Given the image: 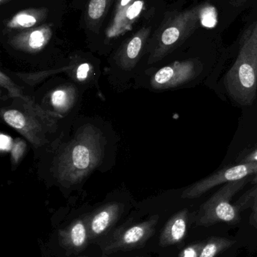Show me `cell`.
Returning <instances> with one entry per match:
<instances>
[{
    "label": "cell",
    "mask_w": 257,
    "mask_h": 257,
    "mask_svg": "<svg viewBox=\"0 0 257 257\" xmlns=\"http://www.w3.org/2000/svg\"><path fill=\"white\" fill-rule=\"evenodd\" d=\"M237 206L240 211L252 208V213L250 217V224L257 229V184L251 190L247 191L237 202Z\"/></svg>",
    "instance_id": "d6986e66"
},
{
    "label": "cell",
    "mask_w": 257,
    "mask_h": 257,
    "mask_svg": "<svg viewBox=\"0 0 257 257\" xmlns=\"http://www.w3.org/2000/svg\"><path fill=\"white\" fill-rule=\"evenodd\" d=\"M201 70L195 60L177 61L158 71L152 78V86L158 89H168L183 85L192 81Z\"/></svg>",
    "instance_id": "52a82bcc"
},
{
    "label": "cell",
    "mask_w": 257,
    "mask_h": 257,
    "mask_svg": "<svg viewBox=\"0 0 257 257\" xmlns=\"http://www.w3.org/2000/svg\"><path fill=\"white\" fill-rule=\"evenodd\" d=\"M12 145H13V144H12L10 138L4 136V135H2L1 149L3 150V151H8V150L12 148Z\"/></svg>",
    "instance_id": "484cf974"
},
{
    "label": "cell",
    "mask_w": 257,
    "mask_h": 257,
    "mask_svg": "<svg viewBox=\"0 0 257 257\" xmlns=\"http://www.w3.org/2000/svg\"><path fill=\"white\" fill-rule=\"evenodd\" d=\"M60 245L70 253H81L87 247L90 241L85 218L73 220L64 229L59 231Z\"/></svg>",
    "instance_id": "30bf717a"
},
{
    "label": "cell",
    "mask_w": 257,
    "mask_h": 257,
    "mask_svg": "<svg viewBox=\"0 0 257 257\" xmlns=\"http://www.w3.org/2000/svg\"><path fill=\"white\" fill-rule=\"evenodd\" d=\"M72 93L66 88L57 89L51 94V103L53 106L60 111H65L69 108L72 104Z\"/></svg>",
    "instance_id": "ffe728a7"
},
{
    "label": "cell",
    "mask_w": 257,
    "mask_h": 257,
    "mask_svg": "<svg viewBox=\"0 0 257 257\" xmlns=\"http://www.w3.org/2000/svg\"><path fill=\"white\" fill-rule=\"evenodd\" d=\"M256 173L257 162L241 163L226 167L186 188L181 197L187 199H196L217 186L238 181Z\"/></svg>",
    "instance_id": "8992f818"
},
{
    "label": "cell",
    "mask_w": 257,
    "mask_h": 257,
    "mask_svg": "<svg viewBox=\"0 0 257 257\" xmlns=\"http://www.w3.org/2000/svg\"><path fill=\"white\" fill-rule=\"evenodd\" d=\"M133 0H119L116 5V10H115V14L119 13L122 12L124 9L127 7Z\"/></svg>",
    "instance_id": "4316f807"
},
{
    "label": "cell",
    "mask_w": 257,
    "mask_h": 257,
    "mask_svg": "<svg viewBox=\"0 0 257 257\" xmlns=\"http://www.w3.org/2000/svg\"><path fill=\"white\" fill-rule=\"evenodd\" d=\"M90 65L89 63H82L78 66L77 69L76 76L77 78L80 81L86 79L89 75V71H90Z\"/></svg>",
    "instance_id": "cb8c5ba5"
},
{
    "label": "cell",
    "mask_w": 257,
    "mask_h": 257,
    "mask_svg": "<svg viewBox=\"0 0 257 257\" xmlns=\"http://www.w3.org/2000/svg\"><path fill=\"white\" fill-rule=\"evenodd\" d=\"M240 163H250V162H257V148L253 150L251 152L248 153L245 157L239 160Z\"/></svg>",
    "instance_id": "d4e9b609"
},
{
    "label": "cell",
    "mask_w": 257,
    "mask_h": 257,
    "mask_svg": "<svg viewBox=\"0 0 257 257\" xmlns=\"http://www.w3.org/2000/svg\"><path fill=\"white\" fill-rule=\"evenodd\" d=\"M202 7L184 11L170 18L162 26L155 39L150 61L161 60L181 46L201 23Z\"/></svg>",
    "instance_id": "277c9868"
},
{
    "label": "cell",
    "mask_w": 257,
    "mask_h": 257,
    "mask_svg": "<svg viewBox=\"0 0 257 257\" xmlns=\"http://www.w3.org/2000/svg\"><path fill=\"white\" fill-rule=\"evenodd\" d=\"M204 244H205V241H199L187 246L181 252L179 257H199Z\"/></svg>",
    "instance_id": "44dd1931"
},
{
    "label": "cell",
    "mask_w": 257,
    "mask_h": 257,
    "mask_svg": "<svg viewBox=\"0 0 257 257\" xmlns=\"http://www.w3.org/2000/svg\"><path fill=\"white\" fill-rule=\"evenodd\" d=\"M236 241L223 237H211L205 241L199 257H216L224 250L232 247Z\"/></svg>",
    "instance_id": "e0dca14e"
},
{
    "label": "cell",
    "mask_w": 257,
    "mask_h": 257,
    "mask_svg": "<svg viewBox=\"0 0 257 257\" xmlns=\"http://www.w3.org/2000/svg\"><path fill=\"white\" fill-rule=\"evenodd\" d=\"M144 8L143 0H133L122 12L115 14L111 25L106 31L107 37L110 39L119 37L130 31Z\"/></svg>",
    "instance_id": "8fae6325"
},
{
    "label": "cell",
    "mask_w": 257,
    "mask_h": 257,
    "mask_svg": "<svg viewBox=\"0 0 257 257\" xmlns=\"http://www.w3.org/2000/svg\"><path fill=\"white\" fill-rule=\"evenodd\" d=\"M52 28L49 24L29 29L15 35L9 39V44L16 49L28 53L42 51L51 40Z\"/></svg>",
    "instance_id": "ba28073f"
},
{
    "label": "cell",
    "mask_w": 257,
    "mask_h": 257,
    "mask_svg": "<svg viewBox=\"0 0 257 257\" xmlns=\"http://www.w3.org/2000/svg\"><path fill=\"white\" fill-rule=\"evenodd\" d=\"M10 1V0H0V3L2 5L5 4V3H8V2Z\"/></svg>",
    "instance_id": "83f0119b"
},
{
    "label": "cell",
    "mask_w": 257,
    "mask_h": 257,
    "mask_svg": "<svg viewBox=\"0 0 257 257\" xmlns=\"http://www.w3.org/2000/svg\"><path fill=\"white\" fill-rule=\"evenodd\" d=\"M112 0H90L88 6V22L91 27L97 28L101 24L109 10Z\"/></svg>",
    "instance_id": "ac0fdd59"
},
{
    "label": "cell",
    "mask_w": 257,
    "mask_h": 257,
    "mask_svg": "<svg viewBox=\"0 0 257 257\" xmlns=\"http://www.w3.org/2000/svg\"><path fill=\"white\" fill-rule=\"evenodd\" d=\"M223 84L237 104L253 105L257 91V19L246 35L236 60L225 75Z\"/></svg>",
    "instance_id": "6da1fadb"
},
{
    "label": "cell",
    "mask_w": 257,
    "mask_h": 257,
    "mask_svg": "<svg viewBox=\"0 0 257 257\" xmlns=\"http://www.w3.org/2000/svg\"><path fill=\"white\" fill-rule=\"evenodd\" d=\"M208 7H202V12H201V24H203L204 25L208 27H214L216 23V12L214 8L211 9L210 12L209 16H208Z\"/></svg>",
    "instance_id": "7402d4cb"
},
{
    "label": "cell",
    "mask_w": 257,
    "mask_h": 257,
    "mask_svg": "<svg viewBox=\"0 0 257 257\" xmlns=\"http://www.w3.org/2000/svg\"><path fill=\"white\" fill-rule=\"evenodd\" d=\"M48 10L45 8L28 9L18 12L6 22L8 30H27L33 28L46 19Z\"/></svg>",
    "instance_id": "4fadbf2b"
},
{
    "label": "cell",
    "mask_w": 257,
    "mask_h": 257,
    "mask_svg": "<svg viewBox=\"0 0 257 257\" xmlns=\"http://www.w3.org/2000/svg\"><path fill=\"white\" fill-rule=\"evenodd\" d=\"M97 135L92 131L84 132L63 154L59 171L62 178L75 182L96 166L102 151Z\"/></svg>",
    "instance_id": "3957f363"
},
{
    "label": "cell",
    "mask_w": 257,
    "mask_h": 257,
    "mask_svg": "<svg viewBox=\"0 0 257 257\" xmlns=\"http://www.w3.org/2000/svg\"><path fill=\"white\" fill-rule=\"evenodd\" d=\"M250 181L249 177L224 184L206 202H204L195 217L196 226H208L220 223L236 224L241 221V211L231 203L232 198Z\"/></svg>",
    "instance_id": "7a4b0ae2"
},
{
    "label": "cell",
    "mask_w": 257,
    "mask_h": 257,
    "mask_svg": "<svg viewBox=\"0 0 257 257\" xmlns=\"http://www.w3.org/2000/svg\"><path fill=\"white\" fill-rule=\"evenodd\" d=\"M158 219V215H154L141 223L118 230L102 245L103 253L110 255L141 248L155 234Z\"/></svg>",
    "instance_id": "5b68a950"
},
{
    "label": "cell",
    "mask_w": 257,
    "mask_h": 257,
    "mask_svg": "<svg viewBox=\"0 0 257 257\" xmlns=\"http://www.w3.org/2000/svg\"><path fill=\"white\" fill-rule=\"evenodd\" d=\"M150 33V28L143 27L125 42L122 51V60L125 63H132L137 60L144 48Z\"/></svg>",
    "instance_id": "9a60e30c"
},
{
    "label": "cell",
    "mask_w": 257,
    "mask_h": 257,
    "mask_svg": "<svg viewBox=\"0 0 257 257\" xmlns=\"http://www.w3.org/2000/svg\"><path fill=\"white\" fill-rule=\"evenodd\" d=\"M122 209L117 203H110L86 217L90 240H95L105 235L120 217Z\"/></svg>",
    "instance_id": "9c48e42d"
},
{
    "label": "cell",
    "mask_w": 257,
    "mask_h": 257,
    "mask_svg": "<svg viewBox=\"0 0 257 257\" xmlns=\"http://www.w3.org/2000/svg\"><path fill=\"white\" fill-rule=\"evenodd\" d=\"M190 213L183 209L172 216L161 231L159 237V245L169 247L179 244L185 238L188 228Z\"/></svg>",
    "instance_id": "7c38bea8"
},
{
    "label": "cell",
    "mask_w": 257,
    "mask_h": 257,
    "mask_svg": "<svg viewBox=\"0 0 257 257\" xmlns=\"http://www.w3.org/2000/svg\"><path fill=\"white\" fill-rule=\"evenodd\" d=\"M26 149V143L21 139L15 141L12 148V160L14 163H17L24 154Z\"/></svg>",
    "instance_id": "603a6c76"
},
{
    "label": "cell",
    "mask_w": 257,
    "mask_h": 257,
    "mask_svg": "<svg viewBox=\"0 0 257 257\" xmlns=\"http://www.w3.org/2000/svg\"><path fill=\"white\" fill-rule=\"evenodd\" d=\"M1 84L9 90L11 94L14 95V96H20L23 100H25L27 105L31 108L32 112L33 114H37L39 117L43 120V121L47 123V124L51 125V123H53L54 120H55L57 117H60L57 114H52L51 112L48 113L46 111H43L39 106L35 105L30 99H29L28 97L23 96L21 93V92L18 91L16 86L13 83L11 82L10 79L8 77L5 76L3 72L1 73Z\"/></svg>",
    "instance_id": "2e32d148"
},
{
    "label": "cell",
    "mask_w": 257,
    "mask_h": 257,
    "mask_svg": "<svg viewBox=\"0 0 257 257\" xmlns=\"http://www.w3.org/2000/svg\"><path fill=\"white\" fill-rule=\"evenodd\" d=\"M3 117L8 124L23 133L33 144H39L41 142L39 128L30 117L24 115L21 111L8 110L3 112Z\"/></svg>",
    "instance_id": "5bb4252c"
},
{
    "label": "cell",
    "mask_w": 257,
    "mask_h": 257,
    "mask_svg": "<svg viewBox=\"0 0 257 257\" xmlns=\"http://www.w3.org/2000/svg\"><path fill=\"white\" fill-rule=\"evenodd\" d=\"M131 257H144V256H131Z\"/></svg>",
    "instance_id": "f1b7e54d"
}]
</instances>
